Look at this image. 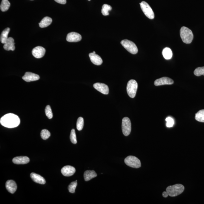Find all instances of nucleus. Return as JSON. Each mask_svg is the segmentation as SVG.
I'll return each instance as SVG.
<instances>
[{"instance_id": "obj_1", "label": "nucleus", "mask_w": 204, "mask_h": 204, "mask_svg": "<svg viewBox=\"0 0 204 204\" xmlns=\"http://www.w3.org/2000/svg\"><path fill=\"white\" fill-rule=\"evenodd\" d=\"M0 122L5 127L13 128L17 127L20 125V119L16 115L10 113L2 116L0 120Z\"/></svg>"}, {"instance_id": "obj_2", "label": "nucleus", "mask_w": 204, "mask_h": 204, "mask_svg": "<svg viewBox=\"0 0 204 204\" xmlns=\"http://www.w3.org/2000/svg\"><path fill=\"white\" fill-rule=\"evenodd\" d=\"M180 35L183 42L187 44L191 43L193 38V32L186 27H181L180 30Z\"/></svg>"}, {"instance_id": "obj_3", "label": "nucleus", "mask_w": 204, "mask_h": 204, "mask_svg": "<svg viewBox=\"0 0 204 204\" xmlns=\"http://www.w3.org/2000/svg\"><path fill=\"white\" fill-rule=\"evenodd\" d=\"M184 190V186L182 184H176L167 187L166 191L169 196L174 197L181 194Z\"/></svg>"}, {"instance_id": "obj_4", "label": "nucleus", "mask_w": 204, "mask_h": 204, "mask_svg": "<svg viewBox=\"0 0 204 204\" xmlns=\"http://www.w3.org/2000/svg\"><path fill=\"white\" fill-rule=\"evenodd\" d=\"M121 44L127 50L132 54H136L138 52V49L134 42L128 39L121 41Z\"/></svg>"}, {"instance_id": "obj_5", "label": "nucleus", "mask_w": 204, "mask_h": 204, "mask_svg": "<svg viewBox=\"0 0 204 204\" xmlns=\"http://www.w3.org/2000/svg\"><path fill=\"white\" fill-rule=\"evenodd\" d=\"M138 89V83L136 80H129L127 86V91L128 96L131 98H134L136 95Z\"/></svg>"}, {"instance_id": "obj_6", "label": "nucleus", "mask_w": 204, "mask_h": 204, "mask_svg": "<svg viewBox=\"0 0 204 204\" xmlns=\"http://www.w3.org/2000/svg\"><path fill=\"white\" fill-rule=\"evenodd\" d=\"M124 162L127 165L134 168H138L141 166L140 159L133 156H129L125 159Z\"/></svg>"}, {"instance_id": "obj_7", "label": "nucleus", "mask_w": 204, "mask_h": 204, "mask_svg": "<svg viewBox=\"0 0 204 204\" xmlns=\"http://www.w3.org/2000/svg\"><path fill=\"white\" fill-rule=\"evenodd\" d=\"M141 8L143 12L147 18L150 20H153L155 17L153 10L148 3L145 1L140 3Z\"/></svg>"}, {"instance_id": "obj_8", "label": "nucleus", "mask_w": 204, "mask_h": 204, "mask_svg": "<svg viewBox=\"0 0 204 204\" xmlns=\"http://www.w3.org/2000/svg\"><path fill=\"white\" fill-rule=\"evenodd\" d=\"M122 129L123 134L125 136H128L130 135L131 131V123L129 118L126 117L123 118Z\"/></svg>"}, {"instance_id": "obj_9", "label": "nucleus", "mask_w": 204, "mask_h": 204, "mask_svg": "<svg viewBox=\"0 0 204 204\" xmlns=\"http://www.w3.org/2000/svg\"><path fill=\"white\" fill-rule=\"evenodd\" d=\"M46 49L41 46H37L34 48L32 51L33 55L36 58H42L45 55Z\"/></svg>"}, {"instance_id": "obj_10", "label": "nucleus", "mask_w": 204, "mask_h": 204, "mask_svg": "<svg viewBox=\"0 0 204 204\" xmlns=\"http://www.w3.org/2000/svg\"><path fill=\"white\" fill-rule=\"evenodd\" d=\"M174 82L171 79L168 77H162L155 80L154 85L155 86H160L164 85H171L174 83Z\"/></svg>"}, {"instance_id": "obj_11", "label": "nucleus", "mask_w": 204, "mask_h": 204, "mask_svg": "<svg viewBox=\"0 0 204 204\" xmlns=\"http://www.w3.org/2000/svg\"><path fill=\"white\" fill-rule=\"evenodd\" d=\"M93 87L96 90L104 95H107L109 94V87L105 84L99 83H96L94 84Z\"/></svg>"}, {"instance_id": "obj_12", "label": "nucleus", "mask_w": 204, "mask_h": 204, "mask_svg": "<svg viewBox=\"0 0 204 204\" xmlns=\"http://www.w3.org/2000/svg\"><path fill=\"white\" fill-rule=\"evenodd\" d=\"M82 37L76 32L70 33L67 35L66 40L68 42H78L81 40Z\"/></svg>"}, {"instance_id": "obj_13", "label": "nucleus", "mask_w": 204, "mask_h": 204, "mask_svg": "<svg viewBox=\"0 0 204 204\" xmlns=\"http://www.w3.org/2000/svg\"><path fill=\"white\" fill-rule=\"evenodd\" d=\"M39 78L40 77L38 75L30 72H26L23 77V79L27 82L36 81L39 80Z\"/></svg>"}, {"instance_id": "obj_14", "label": "nucleus", "mask_w": 204, "mask_h": 204, "mask_svg": "<svg viewBox=\"0 0 204 204\" xmlns=\"http://www.w3.org/2000/svg\"><path fill=\"white\" fill-rule=\"evenodd\" d=\"M61 172L63 176H73L76 172V169L74 167L70 166H66L61 169Z\"/></svg>"}, {"instance_id": "obj_15", "label": "nucleus", "mask_w": 204, "mask_h": 204, "mask_svg": "<svg viewBox=\"0 0 204 204\" xmlns=\"http://www.w3.org/2000/svg\"><path fill=\"white\" fill-rule=\"evenodd\" d=\"M89 56L93 64L97 66H100L102 64V60L98 55L94 54L93 53H91L89 54Z\"/></svg>"}, {"instance_id": "obj_16", "label": "nucleus", "mask_w": 204, "mask_h": 204, "mask_svg": "<svg viewBox=\"0 0 204 204\" xmlns=\"http://www.w3.org/2000/svg\"><path fill=\"white\" fill-rule=\"evenodd\" d=\"M15 44L14 39L11 37H8L3 46V48L7 51H14L15 49Z\"/></svg>"}, {"instance_id": "obj_17", "label": "nucleus", "mask_w": 204, "mask_h": 204, "mask_svg": "<svg viewBox=\"0 0 204 204\" xmlns=\"http://www.w3.org/2000/svg\"><path fill=\"white\" fill-rule=\"evenodd\" d=\"M7 189L9 193H14L16 191L17 186L16 182L12 180H9L6 182V184Z\"/></svg>"}, {"instance_id": "obj_18", "label": "nucleus", "mask_w": 204, "mask_h": 204, "mask_svg": "<svg viewBox=\"0 0 204 204\" xmlns=\"http://www.w3.org/2000/svg\"><path fill=\"white\" fill-rule=\"evenodd\" d=\"M14 163L17 164H24L30 162V159L26 156H20L14 158L13 159Z\"/></svg>"}, {"instance_id": "obj_19", "label": "nucleus", "mask_w": 204, "mask_h": 204, "mask_svg": "<svg viewBox=\"0 0 204 204\" xmlns=\"http://www.w3.org/2000/svg\"><path fill=\"white\" fill-rule=\"evenodd\" d=\"M30 177L33 180L39 184H44L46 183V180L43 177L35 173H32L30 174Z\"/></svg>"}, {"instance_id": "obj_20", "label": "nucleus", "mask_w": 204, "mask_h": 204, "mask_svg": "<svg viewBox=\"0 0 204 204\" xmlns=\"http://www.w3.org/2000/svg\"><path fill=\"white\" fill-rule=\"evenodd\" d=\"M97 175L95 171L88 170L85 171L84 176L85 181H89L97 176Z\"/></svg>"}, {"instance_id": "obj_21", "label": "nucleus", "mask_w": 204, "mask_h": 204, "mask_svg": "<svg viewBox=\"0 0 204 204\" xmlns=\"http://www.w3.org/2000/svg\"><path fill=\"white\" fill-rule=\"evenodd\" d=\"M52 22V19L49 17H45L39 23V26L41 28H45L50 25Z\"/></svg>"}, {"instance_id": "obj_22", "label": "nucleus", "mask_w": 204, "mask_h": 204, "mask_svg": "<svg viewBox=\"0 0 204 204\" xmlns=\"http://www.w3.org/2000/svg\"><path fill=\"white\" fill-rule=\"evenodd\" d=\"M10 31L9 28H7L2 32L1 35V42L2 43L4 44L8 38V35Z\"/></svg>"}, {"instance_id": "obj_23", "label": "nucleus", "mask_w": 204, "mask_h": 204, "mask_svg": "<svg viewBox=\"0 0 204 204\" xmlns=\"http://www.w3.org/2000/svg\"><path fill=\"white\" fill-rule=\"evenodd\" d=\"M163 56L165 59L168 60L172 58V52L171 50L168 47H166L162 51Z\"/></svg>"}, {"instance_id": "obj_24", "label": "nucleus", "mask_w": 204, "mask_h": 204, "mask_svg": "<svg viewBox=\"0 0 204 204\" xmlns=\"http://www.w3.org/2000/svg\"><path fill=\"white\" fill-rule=\"evenodd\" d=\"M10 3L8 0H2L0 8L2 11H6L9 9L10 6Z\"/></svg>"}, {"instance_id": "obj_25", "label": "nucleus", "mask_w": 204, "mask_h": 204, "mask_svg": "<svg viewBox=\"0 0 204 204\" xmlns=\"http://www.w3.org/2000/svg\"><path fill=\"white\" fill-rule=\"evenodd\" d=\"M195 119L200 122L204 123V110L199 111L195 114Z\"/></svg>"}, {"instance_id": "obj_26", "label": "nucleus", "mask_w": 204, "mask_h": 204, "mask_svg": "<svg viewBox=\"0 0 204 204\" xmlns=\"http://www.w3.org/2000/svg\"><path fill=\"white\" fill-rule=\"evenodd\" d=\"M112 9V7L108 4H104L102 7V13L104 16H108L109 15V11Z\"/></svg>"}, {"instance_id": "obj_27", "label": "nucleus", "mask_w": 204, "mask_h": 204, "mask_svg": "<svg viewBox=\"0 0 204 204\" xmlns=\"http://www.w3.org/2000/svg\"><path fill=\"white\" fill-rule=\"evenodd\" d=\"M84 125V121L83 118L80 117L77 120L76 123L77 129L79 131H81L83 128Z\"/></svg>"}, {"instance_id": "obj_28", "label": "nucleus", "mask_w": 204, "mask_h": 204, "mask_svg": "<svg viewBox=\"0 0 204 204\" xmlns=\"http://www.w3.org/2000/svg\"><path fill=\"white\" fill-rule=\"evenodd\" d=\"M50 133L47 129L42 130L41 133V137L42 139L46 140L50 136Z\"/></svg>"}, {"instance_id": "obj_29", "label": "nucleus", "mask_w": 204, "mask_h": 204, "mask_svg": "<svg viewBox=\"0 0 204 204\" xmlns=\"http://www.w3.org/2000/svg\"><path fill=\"white\" fill-rule=\"evenodd\" d=\"M77 186V180L72 182L68 186V190L70 193H75V190Z\"/></svg>"}, {"instance_id": "obj_30", "label": "nucleus", "mask_w": 204, "mask_h": 204, "mask_svg": "<svg viewBox=\"0 0 204 204\" xmlns=\"http://www.w3.org/2000/svg\"><path fill=\"white\" fill-rule=\"evenodd\" d=\"M194 74L197 76L204 75V67L196 68L194 70Z\"/></svg>"}, {"instance_id": "obj_31", "label": "nucleus", "mask_w": 204, "mask_h": 204, "mask_svg": "<svg viewBox=\"0 0 204 204\" xmlns=\"http://www.w3.org/2000/svg\"><path fill=\"white\" fill-rule=\"evenodd\" d=\"M45 113L46 115L50 119H51L53 118V115L51 111L50 106L48 105L46 106L45 109Z\"/></svg>"}, {"instance_id": "obj_32", "label": "nucleus", "mask_w": 204, "mask_h": 204, "mask_svg": "<svg viewBox=\"0 0 204 204\" xmlns=\"http://www.w3.org/2000/svg\"><path fill=\"white\" fill-rule=\"evenodd\" d=\"M70 140L72 143L74 144L77 143V140L75 130L72 129L70 135Z\"/></svg>"}, {"instance_id": "obj_33", "label": "nucleus", "mask_w": 204, "mask_h": 204, "mask_svg": "<svg viewBox=\"0 0 204 204\" xmlns=\"http://www.w3.org/2000/svg\"><path fill=\"white\" fill-rule=\"evenodd\" d=\"M166 126L167 128H171L173 127L174 124V119L171 117H168L166 118Z\"/></svg>"}, {"instance_id": "obj_34", "label": "nucleus", "mask_w": 204, "mask_h": 204, "mask_svg": "<svg viewBox=\"0 0 204 204\" xmlns=\"http://www.w3.org/2000/svg\"><path fill=\"white\" fill-rule=\"evenodd\" d=\"M56 2L61 4H65L66 3V0H54Z\"/></svg>"}, {"instance_id": "obj_35", "label": "nucleus", "mask_w": 204, "mask_h": 204, "mask_svg": "<svg viewBox=\"0 0 204 204\" xmlns=\"http://www.w3.org/2000/svg\"><path fill=\"white\" fill-rule=\"evenodd\" d=\"M163 196L164 198H167L169 195L167 192L164 191L162 193Z\"/></svg>"}, {"instance_id": "obj_36", "label": "nucleus", "mask_w": 204, "mask_h": 204, "mask_svg": "<svg viewBox=\"0 0 204 204\" xmlns=\"http://www.w3.org/2000/svg\"><path fill=\"white\" fill-rule=\"evenodd\" d=\"M93 53H94V54H96V53H95V51H93Z\"/></svg>"}, {"instance_id": "obj_37", "label": "nucleus", "mask_w": 204, "mask_h": 204, "mask_svg": "<svg viewBox=\"0 0 204 204\" xmlns=\"http://www.w3.org/2000/svg\"><path fill=\"white\" fill-rule=\"evenodd\" d=\"M88 1H91V0H88Z\"/></svg>"}, {"instance_id": "obj_38", "label": "nucleus", "mask_w": 204, "mask_h": 204, "mask_svg": "<svg viewBox=\"0 0 204 204\" xmlns=\"http://www.w3.org/2000/svg\"></svg>"}]
</instances>
